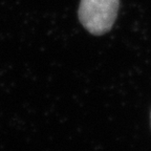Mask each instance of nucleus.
<instances>
[{
    "label": "nucleus",
    "instance_id": "f257e3e1",
    "mask_svg": "<svg viewBox=\"0 0 151 151\" xmlns=\"http://www.w3.org/2000/svg\"><path fill=\"white\" fill-rule=\"evenodd\" d=\"M119 0H81L79 19L86 31L92 35H104L116 21Z\"/></svg>",
    "mask_w": 151,
    "mask_h": 151
},
{
    "label": "nucleus",
    "instance_id": "f03ea898",
    "mask_svg": "<svg viewBox=\"0 0 151 151\" xmlns=\"http://www.w3.org/2000/svg\"><path fill=\"white\" fill-rule=\"evenodd\" d=\"M150 116H151V114H150Z\"/></svg>",
    "mask_w": 151,
    "mask_h": 151
}]
</instances>
